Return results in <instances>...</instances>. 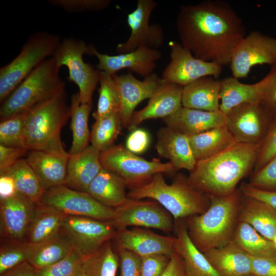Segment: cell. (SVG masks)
<instances>
[{"label": "cell", "mask_w": 276, "mask_h": 276, "mask_svg": "<svg viewBox=\"0 0 276 276\" xmlns=\"http://www.w3.org/2000/svg\"><path fill=\"white\" fill-rule=\"evenodd\" d=\"M239 190L243 195L262 201L276 210V191L259 189L246 182L241 183Z\"/></svg>", "instance_id": "f5cc1de1"}, {"label": "cell", "mask_w": 276, "mask_h": 276, "mask_svg": "<svg viewBox=\"0 0 276 276\" xmlns=\"http://www.w3.org/2000/svg\"><path fill=\"white\" fill-rule=\"evenodd\" d=\"M17 193L13 178L7 174H0V199L12 197Z\"/></svg>", "instance_id": "9f6ffc18"}, {"label": "cell", "mask_w": 276, "mask_h": 276, "mask_svg": "<svg viewBox=\"0 0 276 276\" xmlns=\"http://www.w3.org/2000/svg\"><path fill=\"white\" fill-rule=\"evenodd\" d=\"M266 77L260 103L272 120L276 118V63L271 66Z\"/></svg>", "instance_id": "7dc6e473"}, {"label": "cell", "mask_w": 276, "mask_h": 276, "mask_svg": "<svg viewBox=\"0 0 276 276\" xmlns=\"http://www.w3.org/2000/svg\"><path fill=\"white\" fill-rule=\"evenodd\" d=\"M36 204L19 193L1 199V236L13 241L21 242L27 235Z\"/></svg>", "instance_id": "ffe728a7"}, {"label": "cell", "mask_w": 276, "mask_h": 276, "mask_svg": "<svg viewBox=\"0 0 276 276\" xmlns=\"http://www.w3.org/2000/svg\"><path fill=\"white\" fill-rule=\"evenodd\" d=\"M261 144L235 142L208 159L197 162L188 176L190 184L208 196H225L255 167Z\"/></svg>", "instance_id": "7a4b0ae2"}, {"label": "cell", "mask_w": 276, "mask_h": 276, "mask_svg": "<svg viewBox=\"0 0 276 276\" xmlns=\"http://www.w3.org/2000/svg\"><path fill=\"white\" fill-rule=\"evenodd\" d=\"M88 55L97 58V68L100 71L112 76L121 70L127 69L145 78L154 73L156 62L163 56L160 51L147 47L112 56L99 53L92 44Z\"/></svg>", "instance_id": "e0dca14e"}, {"label": "cell", "mask_w": 276, "mask_h": 276, "mask_svg": "<svg viewBox=\"0 0 276 276\" xmlns=\"http://www.w3.org/2000/svg\"><path fill=\"white\" fill-rule=\"evenodd\" d=\"M247 276H254V275H252V274H249V275H247Z\"/></svg>", "instance_id": "91938a15"}, {"label": "cell", "mask_w": 276, "mask_h": 276, "mask_svg": "<svg viewBox=\"0 0 276 276\" xmlns=\"http://www.w3.org/2000/svg\"><path fill=\"white\" fill-rule=\"evenodd\" d=\"M276 63V38L259 31L251 32L239 43L229 63L232 76L247 77L251 68L257 65Z\"/></svg>", "instance_id": "5bb4252c"}, {"label": "cell", "mask_w": 276, "mask_h": 276, "mask_svg": "<svg viewBox=\"0 0 276 276\" xmlns=\"http://www.w3.org/2000/svg\"><path fill=\"white\" fill-rule=\"evenodd\" d=\"M75 276H80L78 273V274L77 275H76Z\"/></svg>", "instance_id": "94428289"}, {"label": "cell", "mask_w": 276, "mask_h": 276, "mask_svg": "<svg viewBox=\"0 0 276 276\" xmlns=\"http://www.w3.org/2000/svg\"><path fill=\"white\" fill-rule=\"evenodd\" d=\"M127 197L157 201L172 216L175 224L181 219L202 214L210 205L209 197L193 188L182 174L175 175L171 184L166 182L163 173L156 174L148 183L130 190Z\"/></svg>", "instance_id": "277c9868"}, {"label": "cell", "mask_w": 276, "mask_h": 276, "mask_svg": "<svg viewBox=\"0 0 276 276\" xmlns=\"http://www.w3.org/2000/svg\"><path fill=\"white\" fill-rule=\"evenodd\" d=\"M181 45L196 58L222 66L246 35L242 19L228 3L204 1L180 7L176 21Z\"/></svg>", "instance_id": "6da1fadb"}, {"label": "cell", "mask_w": 276, "mask_h": 276, "mask_svg": "<svg viewBox=\"0 0 276 276\" xmlns=\"http://www.w3.org/2000/svg\"><path fill=\"white\" fill-rule=\"evenodd\" d=\"M170 258L164 255L141 257L140 276H160L168 266Z\"/></svg>", "instance_id": "c3c4849f"}, {"label": "cell", "mask_w": 276, "mask_h": 276, "mask_svg": "<svg viewBox=\"0 0 276 276\" xmlns=\"http://www.w3.org/2000/svg\"><path fill=\"white\" fill-rule=\"evenodd\" d=\"M204 254L219 276H247L251 274L250 255L233 240Z\"/></svg>", "instance_id": "484cf974"}, {"label": "cell", "mask_w": 276, "mask_h": 276, "mask_svg": "<svg viewBox=\"0 0 276 276\" xmlns=\"http://www.w3.org/2000/svg\"><path fill=\"white\" fill-rule=\"evenodd\" d=\"M100 152L92 145H89L77 154H70L64 185L86 192L91 181L103 168L100 159Z\"/></svg>", "instance_id": "d4e9b609"}, {"label": "cell", "mask_w": 276, "mask_h": 276, "mask_svg": "<svg viewBox=\"0 0 276 276\" xmlns=\"http://www.w3.org/2000/svg\"><path fill=\"white\" fill-rule=\"evenodd\" d=\"M36 269L28 261L1 274V276H36Z\"/></svg>", "instance_id": "6f0895ef"}, {"label": "cell", "mask_w": 276, "mask_h": 276, "mask_svg": "<svg viewBox=\"0 0 276 276\" xmlns=\"http://www.w3.org/2000/svg\"><path fill=\"white\" fill-rule=\"evenodd\" d=\"M70 107L73 139L68 153L74 155L80 152L89 146L90 132L88 128V118L92 106L81 104L77 93L72 95Z\"/></svg>", "instance_id": "e575fe53"}, {"label": "cell", "mask_w": 276, "mask_h": 276, "mask_svg": "<svg viewBox=\"0 0 276 276\" xmlns=\"http://www.w3.org/2000/svg\"><path fill=\"white\" fill-rule=\"evenodd\" d=\"M83 258L73 250L60 261L44 268L36 270V276H75Z\"/></svg>", "instance_id": "7bdbcfd3"}, {"label": "cell", "mask_w": 276, "mask_h": 276, "mask_svg": "<svg viewBox=\"0 0 276 276\" xmlns=\"http://www.w3.org/2000/svg\"><path fill=\"white\" fill-rule=\"evenodd\" d=\"M238 221L249 224L270 241H272L276 234V210L262 201L242 193L239 207Z\"/></svg>", "instance_id": "4316f807"}, {"label": "cell", "mask_w": 276, "mask_h": 276, "mask_svg": "<svg viewBox=\"0 0 276 276\" xmlns=\"http://www.w3.org/2000/svg\"><path fill=\"white\" fill-rule=\"evenodd\" d=\"M123 128L119 113L96 120L90 132L91 145L103 151L113 145Z\"/></svg>", "instance_id": "ab89813d"}, {"label": "cell", "mask_w": 276, "mask_h": 276, "mask_svg": "<svg viewBox=\"0 0 276 276\" xmlns=\"http://www.w3.org/2000/svg\"><path fill=\"white\" fill-rule=\"evenodd\" d=\"M90 48V45L82 40L67 38L60 42L52 57L60 68L67 67V80L78 86L80 103L93 106V94L99 83L100 71L84 61L83 56L88 54Z\"/></svg>", "instance_id": "9c48e42d"}, {"label": "cell", "mask_w": 276, "mask_h": 276, "mask_svg": "<svg viewBox=\"0 0 276 276\" xmlns=\"http://www.w3.org/2000/svg\"><path fill=\"white\" fill-rule=\"evenodd\" d=\"M272 242L273 243L275 247H276V234L273 238V239L272 240Z\"/></svg>", "instance_id": "680465c9"}, {"label": "cell", "mask_w": 276, "mask_h": 276, "mask_svg": "<svg viewBox=\"0 0 276 276\" xmlns=\"http://www.w3.org/2000/svg\"><path fill=\"white\" fill-rule=\"evenodd\" d=\"M183 86L168 82L163 80L152 96L147 105L141 110L135 111L127 128L130 131L145 121L168 117L182 106Z\"/></svg>", "instance_id": "44dd1931"}, {"label": "cell", "mask_w": 276, "mask_h": 276, "mask_svg": "<svg viewBox=\"0 0 276 276\" xmlns=\"http://www.w3.org/2000/svg\"><path fill=\"white\" fill-rule=\"evenodd\" d=\"M112 223L117 229L133 226L169 233L175 228L172 216L158 202L153 200L128 198L123 205L115 209Z\"/></svg>", "instance_id": "4fadbf2b"}, {"label": "cell", "mask_w": 276, "mask_h": 276, "mask_svg": "<svg viewBox=\"0 0 276 276\" xmlns=\"http://www.w3.org/2000/svg\"><path fill=\"white\" fill-rule=\"evenodd\" d=\"M163 120L167 126L189 136L225 125L226 115L220 110L206 111L181 106Z\"/></svg>", "instance_id": "603a6c76"}, {"label": "cell", "mask_w": 276, "mask_h": 276, "mask_svg": "<svg viewBox=\"0 0 276 276\" xmlns=\"http://www.w3.org/2000/svg\"><path fill=\"white\" fill-rule=\"evenodd\" d=\"M28 243L14 241L13 244L3 246L0 252L1 275L27 261Z\"/></svg>", "instance_id": "b9f144b4"}, {"label": "cell", "mask_w": 276, "mask_h": 276, "mask_svg": "<svg viewBox=\"0 0 276 276\" xmlns=\"http://www.w3.org/2000/svg\"><path fill=\"white\" fill-rule=\"evenodd\" d=\"M113 239L118 250H128L140 257L164 255L171 258L176 251L175 237L160 235L145 228L118 229Z\"/></svg>", "instance_id": "ac0fdd59"}, {"label": "cell", "mask_w": 276, "mask_h": 276, "mask_svg": "<svg viewBox=\"0 0 276 276\" xmlns=\"http://www.w3.org/2000/svg\"><path fill=\"white\" fill-rule=\"evenodd\" d=\"M241 195L238 189L225 196H208V209L187 218L186 225L189 237L201 252L204 254L233 240Z\"/></svg>", "instance_id": "3957f363"}, {"label": "cell", "mask_w": 276, "mask_h": 276, "mask_svg": "<svg viewBox=\"0 0 276 276\" xmlns=\"http://www.w3.org/2000/svg\"><path fill=\"white\" fill-rule=\"evenodd\" d=\"M249 183L266 191H276V156L254 173Z\"/></svg>", "instance_id": "f6af8a7d"}, {"label": "cell", "mask_w": 276, "mask_h": 276, "mask_svg": "<svg viewBox=\"0 0 276 276\" xmlns=\"http://www.w3.org/2000/svg\"><path fill=\"white\" fill-rule=\"evenodd\" d=\"M28 150L26 148L10 147L0 145V171L13 165Z\"/></svg>", "instance_id": "db71d44e"}, {"label": "cell", "mask_w": 276, "mask_h": 276, "mask_svg": "<svg viewBox=\"0 0 276 276\" xmlns=\"http://www.w3.org/2000/svg\"><path fill=\"white\" fill-rule=\"evenodd\" d=\"M119 265V257L109 241L95 253L83 258L78 274L80 276H116Z\"/></svg>", "instance_id": "8d00e7d4"}, {"label": "cell", "mask_w": 276, "mask_h": 276, "mask_svg": "<svg viewBox=\"0 0 276 276\" xmlns=\"http://www.w3.org/2000/svg\"><path fill=\"white\" fill-rule=\"evenodd\" d=\"M160 276H190L180 256L175 251Z\"/></svg>", "instance_id": "11a10c76"}, {"label": "cell", "mask_w": 276, "mask_h": 276, "mask_svg": "<svg viewBox=\"0 0 276 276\" xmlns=\"http://www.w3.org/2000/svg\"><path fill=\"white\" fill-rule=\"evenodd\" d=\"M250 256L254 276H276V258Z\"/></svg>", "instance_id": "816d5d0a"}, {"label": "cell", "mask_w": 276, "mask_h": 276, "mask_svg": "<svg viewBox=\"0 0 276 276\" xmlns=\"http://www.w3.org/2000/svg\"><path fill=\"white\" fill-rule=\"evenodd\" d=\"M25 112L1 121L0 145L27 149L25 133Z\"/></svg>", "instance_id": "60d3db41"}, {"label": "cell", "mask_w": 276, "mask_h": 276, "mask_svg": "<svg viewBox=\"0 0 276 276\" xmlns=\"http://www.w3.org/2000/svg\"><path fill=\"white\" fill-rule=\"evenodd\" d=\"M120 276H140L141 257L136 254L126 249L118 250Z\"/></svg>", "instance_id": "f907efd6"}, {"label": "cell", "mask_w": 276, "mask_h": 276, "mask_svg": "<svg viewBox=\"0 0 276 276\" xmlns=\"http://www.w3.org/2000/svg\"><path fill=\"white\" fill-rule=\"evenodd\" d=\"M221 80L205 77L183 87L182 106L206 111L220 110Z\"/></svg>", "instance_id": "83f0119b"}, {"label": "cell", "mask_w": 276, "mask_h": 276, "mask_svg": "<svg viewBox=\"0 0 276 276\" xmlns=\"http://www.w3.org/2000/svg\"><path fill=\"white\" fill-rule=\"evenodd\" d=\"M100 159L103 168L117 174L130 190L148 183L156 174L172 175L177 171L170 162L145 159L129 151L123 144L101 151Z\"/></svg>", "instance_id": "ba28073f"}, {"label": "cell", "mask_w": 276, "mask_h": 276, "mask_svg": "<svg viewBox=\"0 0 276 276\" xmlns=\"http://www.w3.org/2000/svg\"><path fill=\"white\" fill-rule=\"evenodd\" d=\"M70 154L31 150L26 158L44 189L64 185Z\"/></svg>", "instance_id": "cb8c5ba5"}, {"label": "cell", "mask_w": 276, "mask_h": 276, "mask_svg": "<svg viewBox=\"0 0 276 276\" xmlns=\"http://www.w3.org/2000/svg\"><path fill=\"white\" fill-rule=\"evenodd\" d=\"M61 42L58 35L44 31L29 37L18 55L0 68L1 103L35 67L53 56Z\"/></svg>", "instance_id": "52a82bcc"}, {"label": "cell", "mask_w": 276, "mask_h": 276, "mask_svg": "<svg viewBox=\"0 0 276 276\" xmlns=\"http://www.w3.org/2000/svg\"><path fill=\"white\" fill-rule=\"evenodd\" d=\"M60 68L52 57L40 63L1 103V121L27 111L65 89Z\"/></svg>", "instance_id": "8992f818"}, {"label": "cell", "mask_w": 276, "mask_h": 276, "mask_svg": "<svg viewBox=\"0 0 276 276\" xmlns=\"http://www.w3.org/2000/svg\"><path fill=\"white\" fill-rule=\"evenodd\" d=\"M112 77L120 99L119 114L122 126L127 127L136 106L152 96L163 79L153 73L141 81L130 71L126 74H115Z\"/></svg>", "instance_id": "d6986e66"}, {"label": "cell", "mask_w": 276, "mask_h": 276, "mask_svg": "<svg viewBox=\"0 0 276 276\" xmlns=\"http://www.w3.org/2000/svg\"><path fill=\"white\" fill-rule=\"evenodd\" d=\"M66 215L50 205L36 204L27 233V242L38 243L58 234Z\"/></svg>", "instance_id": "d6a6232c"}, {"label": "cell", "mask_w": 276, "mask_h": 276, "mask_svg": "<svg viewBox=\"0 0 276 276\" xmlns=\"http://www.w3.org/2000/svg\"><path fill=\"white\" fill-rule=\"evenodd\" d=\"M3 174L13 178L18 193L36 204L40 202L44 190L26 159L21 158L10 167L0 171V174Z\"/></svg>", "instance_id": "74e56055"}, {"label": "cell", "mask_w": 276, "mask_h": 276, "mask_svg": "<svg viewBox=\"0 0 276 276\" xmlns=\"http://www.w3.org/2000/svg\"><path fill=\"white\" fill-rule=\"evenodd\" d=\"M40 202L66 215L110 222L114 219V209L103 205L86 192L77 191L65 185L45 190Z\"/></svg>", "instance_id": "30bf717a"}, {"label": "cell", "mask_w": 276, "mask_h": 276, "mask_svg": "<svg viewBox=\"0 0 276 276\" xmlns=\"http://www.w3.org/2000/svg\"><path fill=\"white\" fill-rule=\"evenodd\" d=\"M126 188L117 174L102 168L89 185L86 192L103 205L115 209L128 200Z\"/></svg>", "instance_id": "f546056e"}, {"label": "cell", "mask_w": 276, "mask_h": 276, "mask_svg": "<svg viewBox=\"0 0 276 276\" xmlns=\"http://www.w3.org/2000/svg\"><path fill=\"white\" fill-rule=\"evenodd\" d=\"M150 140V134L147 130L136 128L131 131L127 137L125 146L129 151L138 155L148 149Z\"/></svg>", "instance_id": "681fc988"}, {"label": "cell", "mask_w": 276, "mask_h": 276, "mask_svg": "<svg viewBox=\"0 0 276 276\" xmlns=\"http://www.w3.org/2000/svg\"><path fill=\"white\" fill-rule=\"evenodd\" d=\"M49 2L71 12L100 11L108 7L111 3L109 0H51Z\"/></svg>", "instance_id": "bcb514c9"}, {"label": "cell", "mask_w": 276, "mask_h": 276, "mask_svg": "<svg viewBox=\"0 0 276 276\" xmlns=\"http://www.w3.org/2000/svg\"><path fill=\"white\" fill-rule=\"evenodd\" d=\"M226 115L228 130L235 142L261 144L272 119L260 102L237 106Z\"/></svg>", "instance_id": "2e32d148"}, {"label": "cell", "mask_w": 276, "mask_h": 276, "mask_svg": "<svg viewBox=\"0 0 276 276\" xmlns=\"http://www.w3.org/2000/svg\"><path fill=\"white\" fill-rule=\"evenodd\" d=\"M61 231L68 239L73 250L84 258L113 239L117 228L112 222L66 215Z\"/></svg>", "instance_id": "8fae6325"}, {"label": "cell", "mask_w": 276, "mask_h": 276, "mask_svg": "<svg viewBox=\"0 0 276 276\" xmlns=\"http://www.w3.org/2000/svg\"><path fill=\"white\" fill-rule=\"evenodd\" d=\"M73 250L68 239L60 231L42 242L28 243L27 261L36 270H40L60 261Z\"/></svg>", "instance_id": "1f68e13d"}, {"label": "cell", "mask_w": 276, "mask_h": 276, "mask_svg": "<svg viewBox=\"0 0 276 276\" xmlns=\"http://www.w3.org/2000/svg\"><path fill=\"white\" fill-rule=\"evenodd\" d=\"M266 76L254 84H245L238 79L229 77L221 80L219 109L226 114L233 108L241 105L260 102Z\"/></svg>", "instance_id": "f1b7e54d"}, {"label": "cell", "mask_w": 276, "mask_h": 276, "mask_svg": "<svg viewBox=\"0 0 276 276\" xmlns=\"http://www.w3.org/2000/svg\"><path fill=\"white\" fill-rule=\"evenodd\" d=\"M276 156V118L272 119L268 132L261 143L254 167V172L258 171Z\"/></svg>", "instance_id": "ee69618b"}, {"label": "cell", "mask_w": 276, "mask_h": 276, "mask_svg": "<svg viewBox=\"0 0 276 276\" xmlns=\"http://www.w3.org/2000/svg\"><path fill=\"white\" fill-rule=\"evenodd\" d=\"M155 149L158 155L168 159L177 171L190 172L197 163L188 136L167 126L157 132Z\"/></svg>", "instance_id": "7402d4cb"}, {"label": "cell", "mask_w": 276, "mask_h": 276, "mask_svg": "<svg viewBox=\"0 0 276 276\" xmlns=\"http://www.w3.org/2000/svg\"><path fill=\"white\" fill-rule=\"evenodd\" d=\"M97 108L93 113L95 120L119 113L120 99L113 77L100 71Z\"/></svg>", "instance_id": "f35d334b"}, {"label": "cell", "mask_w": 276, "mask_h": 276, "mask_svg": "<svg viewBox=\"0 0 276 276\" xmlns=\"http://www.w3.org/2000/svg\"><path fill=\"white\" fill-rule=\"evenodd\" d=\"M169 46L171 60L162 73L163 80L183 87L205 77L217 79L221 74L222 66L195 57L180 43L171 41Z\"/></svg>", "instance_id": "7c38bea8"}, {"label": "cell", "mask_w": 276, "mask_h": 276, "mask_svg": "<svg viewBox=\"0 0 276 276\" xmlns=\"http://www.w3.org/2000/svg\"><path fill=\"white\" fill-rule=\"evenodd\" d=\"M175 250L181 257L190 276H219L203 253L194 244L186 224H175Z\"/></svg>", "instance_id": "4dcf8cb0"}, {"label": "cell", "mask_w": 276, "mask_h": 276, "mask_svg": "<svg viewBox=\"0 0 276 276\" xmlns=\"http://www.w3.org/2000/svg\"><path fill=\"white\" fill-rule=\"evenodd\" d=\"M233 241L244 251L253 257L276 258V247L249 224L238 221Z\"/></svg>", "instance_id": "d590c367"}, {"label": "cell", "mask_w": 276, "mask_h": 276, "mask_svg": "<svg viewBox=\"0 0 276 276\" xmlns=\"http://www.w3.org/2000/svg\"><path fill=\"white\" fill-rule=\"evenodd\" d=\"M188 137L197 162L216 155L235 142L225 125L216 127Z\"/></svg>", "instance_id": "836d02e7"}, {"label": "cell", "mask_w": 276, "mask_h": 276, "mask_svg": "<svg viewBox=\"0 0 276 276\" xmlns=\"http://www.w3.org/2000/svg\"><path fill=\"white\" fill-rule=\"evenodd\" d=\"M153 0H138L135 9L127 15L130 29L128 39L117 45V52L124 54L140 47L158 49L164 41V32L159 24H149L153 11L157 7Z\"/></svg>", "instance_id": "9a60e30c"}, {"label": "cell", "mask_w": 276, "mask_h": 276, "mask_svg": "<svg viewBox=\"0 0 276 276\" xmlns=\"http://www.w3.org/2000/svg\"><path fill=\"white\" fill-rule=\"evenodd\" d=\"M70 118L65 89L25 112L27 148L65 154L61 130Z\"/></svg>", "instance_id": "5b68a950"}]
</instances>
